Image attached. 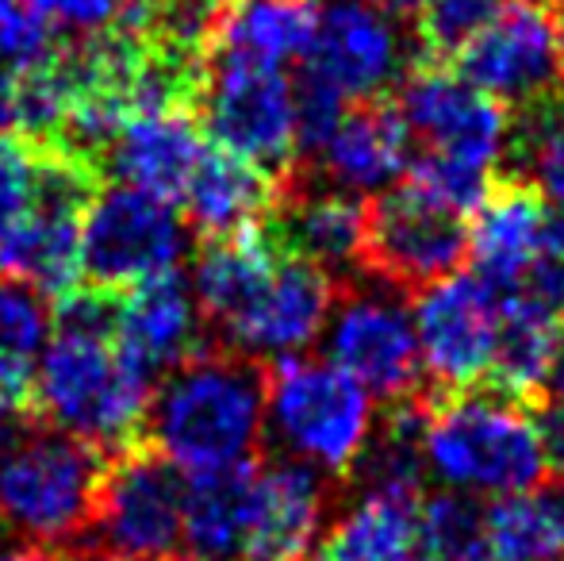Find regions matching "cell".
<instances>
[{"instance_id": "41", "label": "cell", "mask_w": 564, "mask_h": 561, "mask_svg": "<svg viewBox=\"0 0 564 561\" xmlns=\"http://www.w3.org/2000/svg\"><path fill=\"white\" fill-rule=\"evenodd\" d=\"M8 535L0 531V561H51V554L35 547H23V542H4Z\"/></svg>"}, {"instance_id": "8", "label": "cell", "mask_w": 564, "mask_h": 561, "mask_svg": "<svg viewBox=\"0 0 564 561\" xmlns=\"http://www.w3.org/2000/svg\"><path fill=\"white\" fill-rule=\"evenodd\" d=\"M327 358L369 389L372 400H403L423 392L415 320L400 289L384 281L346 284L327 320Z\"/></svg>"}, {"instance_id": "32", "label": "cell", "mask_w": 564, "mask_h": 561, "mask_svg": "<svg viewBox=\"0 0 564 561\" xmlns=\"http://www.w3.org/2000/svg\"><path fill=\"white\" fill-rule=\"evenodd\" d=\"M46 185L43 142L0 128V239L35 212Z\"/></svg>"}, {"instance_id": "45", "label": "cell", "mask_w": 564, "mask_h": 561, "mask_svg": "<svg viewBox=\"0 0 564 561\" xmlns=\"http://www.w3.org/2000/svg\"><path fill=\"white\" fill-rule=\"evenodd\" d=\"M403 561H438V558H434V554H426V550L419 547V550H411V554L403 558Z\"/></svg>"}, {"instance_id": "35", "label": "cell", "mask_w": 564, "mask_h": 561, "mask_svg": "<svg viewBox=\"0 0 564 561\" xmlns=\"http://www.w3.org/2000/svg\"><path fill=\"white\" fill-rule=\"evenodd\" d=\"M292 93H296V150H300L296 162H307L330 139V131L338 128L349 100L338 97L312 69H300V77L292 82Z\"/></svg>"}, {"instance_id": "24", "label": "cell", "mask_w": 564, "mask_h": 561, "mask_svg": "<svg viewBox=\"0 0 564 561\" xmlns=\"http://www.w3.org/2000/svg\"><path fill=\"white\" fill-rule=\"evenodd\" d=\"M276 250L261 227L227 235V239H204L193 266V292L200 300V312L208 327L227 335L250 304L261 296L276 270Z\"/></svg>"}, {"instance_id": "22", "label": "cell", "mask_w": 564, "mask_h": 561, "mask_svg": "<svg viewBox=\"0 0 564 561\" xmlns=\"http://www.w3.org/2000/svg\"><path fill=\"white\" fill-rule=\"evenodd\" d=\"M281 177L265 173L261 165L246 162L227 150H204L200 165L188 177L181 204H185V224L200 239H227V235L261 227L276 201Z\"/></svg>"}, {"instance_id": "39", "label": "cell", "mask_w": 564, "mask_h": 561, "mask_svg": "<svg viewBox=\"0 0 564 561\" xmlns=\"http://www.w3.org/2000/svg\"><path fill=\"white\" fill-rule=\"evenodd\" d=\"M538 439H542V454H545V473L553 481H564V408L542 404L534 416Z\"/></svg>"}, {"instance_id": "16", "label": "cell", "mask_w": 564, "mask_h": 561, "mask_svg": "<svg viewBox=\"0 0 564 561\" xmlns=\"http://www.w3.org/2000/svg\"><path fill=\"white\" fill-rule=\"evenodd\" d=\"M473 216L468 258L496 296H507L538 258L564 255V208H553L519 173L496 181Z\"/></svg>"}, {"instance_id": "42", "label": "cell", "mask_w": 564, "mask_h": 561, "mask_svg": "<svg viewBox=\"0 0 564 561\" xmlns=\"http://www.w3.org/2000/svg\"><path fill=\"white\" fill-rule=\"evenodd\" d=\"M372 4L384 8L392 20H411V15L419 20V15H423V8L431 4V0H372Z\"/></svg>"}, {"instance_id": "21", "label": "cell", "mask_w": 564, "mask_h": 561, "mask_svg": "<svg viewBox=\"0 0 564 561\" xmlns=\"http://www.w3.org/2000/svg\"><path fill=\"white\" fill-rule=\"evenodd\" d=\"M204 150L208 147L196 112H131L108 142L100 170L119 185L142 188L162 201H181Z\"/></svg>"}, {"instance_id": "44", "label": "cell", "mask_w": 564, "mask_h": 561, "mask_svg": "<svg viewBox=\"0 0 564 561\" xmlns=\"http://www.w3.org/2000/svg\"><path fill=\"white\" fill-rule=\"evenodd\" d=\"M15 8H20V0H0V23H4L8 15L15 12Z\"/></svg>"}, {"instance_id": "11", "label": "cell", "mask_w": 564, "mask_h": 561, "mask_svg": "<svg viewBox=\"0 0 564 561\" xmlns=\"http://www.w3.org/2000/svg\"><path fill=\"white\" fill-rule=\"evenodd\" d=\"M395 108L408 123L411 142H419V154L449 158L488 173L511 158V108L491 100L453 69H442L438 62H415L403 74Z\"/></svg>"}, {"instance_id": "31", "label": "cell", "mask_w": 564, "mask_h": 561, "mask_svg": "<svg viewBox=\"0 0 564 561\" xmlns=\"http://www.w3.org/2000/svg\"><path fill=\"white\" fill-rule=\"evenodd\" d=\"M51 335H54L51 296L39 292L31 281L0 278V354L31 366L46 350Z\"/></svg>"}, {"instance_id": "18", "label": "cell", "mask_w": 564, "mask_h": 561, "mask_svg": "<svg viewBox=\"0 0 564 561\" xmlns=\"http://www.w3.org/2000/svg\"><path fill=\"white\" fill-rule=\"evenodd\" d=\"M341 284L319 266L300 258H276V270L250 312L224 335L227 350L253 362H284L307 354L327 331Z\"/></svg>"}, {"instance_id": "23", "label": "cell", "mask_w": 564, "mask_h": 561, "mask_svg": "<svg viewBox=\"0 0 564 561\" xmlns=\"http://www.w3.org/2000/svg\"><path fill=\"white\" fill-rule=\"evenodd\" d=\"M323 0H227L208 58L284 69L304 62Z\"/></svg>"}, {"instance_id": "19", "label": "cell", "mask_w": 564, "mask_h": 561, "mask_svg": "<svg viewBox=\"0 0 564 561\" xmlns=\"http://www.w3.org/2000/svg\"><path fill=\"white\" fill-rule=\"evenodd\" d=\"M411 158H415V142H411L400 108L384 100H361L341 116L330 139L307 162L296 165L341 193L380 196L408 177Z\"/></svg>"}, {"instance_id": "34", "label": "cell", "mask_w": 564, "mask_h": 561, "mask_svg": "<svg viewBox=\"0 0 564 561\" xmlns=\"http://www.w3.org/2000/svg\"><path fill=\"white\" fill-rule=\"evenodd\" d=\"M62 51H66L62 35L28 4V0H20V8L0 23V66H4V74L43 69V66H51Z\"/></svg>"}, {"instance_id": "2", "label": "cell", "mask_w": 564, "mask_h": 561, "mask_svg": "<svg viewBox=\"0 0 564 561\" xmlns=\"http://www.w3.org/2000/svg\"><path fill=\"white\" fill-rule=\"evenodd\" d=\"M108 454L31 416L0 442V531L43 554L93 539Z\"/></svg>"}, {"instance_id": "12", "label": "cell", "mask_w": 564, "mask_h": 561, "mask_svg": "<svg viewBox=\"0 0 564 561\" xmlns=\"http://www.w3.org/2000/svg\"><path fill=\"white\" fill-rule=\"evenodd\" d=\"M457 74L511 112L561 93V12L553 0H503L457 54Z\"/></svg>"}, {"instance_id": "1", "label": "cell", "mask_w": 564, "mask_h": 561, "mask_svg": "<svg viewBox=\"0 0 564 561\" xmlns=\"http://www.w3.org/2000/svg\"><path fill=\"white\" fill-rule=\"evenodd\" d=\"M269 369L238 350H200L154 389L142 442L181 473L235 470L258 462L265 442Z\"/></svg>"}, {"instance_id": "48", "label": "cell", "mask_w": 564, "mask_h": 561, "mask_svg": "<svg viewBox=\"0 0 564 561\" xmlns=\"http://www.w3.org/2000/svg\"><path fill=\"white\" fill-rule=\"evenodd\" d=\"M561 62H564V15H561Z\"/></svg>"}, {"instance_id": "29", "label": "cell", "mask_w": 564, "mask_h": 561, "mask_svg": "<svg viewBox=\"0 0 564 561\" xmlns=\"http://www.w3.org/2000/svg\"><path fill=\"white\" fill-rule=\"evenodd\" d=\"M511 154L522 173L553 208H564V89L542 105L514 112Z\"/></svg>"}, {"instance_id": "6", "label": "cell", "mask_w": 564, "mask_h": 561, "mask_svg": "<svg viewBox=\"0 0 564 561\" xmlns=\"http://www.w3.org/2000/svg\"><path fill=\"white\" fill-rule=\"evenodd\" d=\"M188 250V224L173 201L131 185H100L82 219V278L127 292L173 273Z\"/></svg>"}, {"instance_id": "40", "label": "cell", "mask_w": 564, "mask_h": 561, "mask_svg": "<svg viewBox=\"0 0 564 561\" xmlns=\"http://www.w3.org/2000/svg\"><path fill=\"white\" fill-rule=\"evenodd\" d=\"M545 404L564 408V323L557 327V343H553V358H550V374H545Z\"/></svg>"}, {"instance_id": "28", "label": "cell", "mask_w": 564, "mask_h": 561, "mask_svg": "<svg viewBox=\"0 0 564 561\" xmlns=\"http://www.w3.org/2000/svg\"><path fill=\"white\" fill-rule=\"evenodd\" d=\"M557 327V320L534 312V308L499 300V338L488 374L491 392L519 400V404L522 400H534L545 385V374H550Z\"/></svg>"}, {"instance_id": "10", "label": "cell", "mask_w": 564, "mask_h": 561, "mask_svg": "<svg viewBox=\"0 0 564 561\" xmlns=\"http://www.w3.org/2000/svg\"><path fill=\"white\" fill-rule=\"evenodd\" d=\"M468 258V216L434 201L426 188L403 177L369 204L365 224V273L400 292L457 273Z\"/></svg>"}, {"instance_id": "26", "label": "cell", "mask_w": 564, "mask_h": 561, "mask_svg": "<svg viewBox=\"0 0 564 561\" xmlns=\"http://www.w3.org/2000/svg\"><path fill=\"white\" fill-rule=\"evenodd\" d=\"M419 500L423 496L361 493L357 504L330 524L319 561H403L419 550Z\"/></svg>"}, {"instance_id": "13", "label": "cell", "mask_w": 564, "mask_h": 561, "mask_svg": "<svg viewBox=\"0 0 564 561\" xmlns=\"http://www.w3.org/2000/svg\"><path fill=\"white\" fill-rule=\"evenodd\" d=\"M411 320L423 377L431 381L426 392L449 397L488 381L499 338V296L476 273H449L419 289Z\"/></svg>"}, {"instance_id": "3", "label": "cell", "mask_w": 564, "mask_h": 561, "mask_svg": "<svg viewBox=\"0 0 564 561\" xmlns=\"http://www.w3.org/2000/svg\"><path fill=\"white\" fill-rule=\"evenodd\" d=\"M154 374L134 366L112 335L54 331L35 369V416L105 454L147 434Z\"/></svg>"}, {"instance_id": "46", "label": "cell", "mask_w": 564, "mask_h": 561, "mask_svg": "<svg viewBox=\"0 0 564 561\" xmlns=\"http://www.w3.org/2000/svg\"><path fill=\"white\" fill-rule=\"evenodd\" d=\"M173 561H219V558H196V554H188V558H173Z\"/></svg>"}, {"instance_id": "36", "label": "cell", "mask_w": 564, "mask_h": 561, "mask_svg": "<svg viewBox=\"0 0 564 561\" xmlns=\"http://www.w3.org/2000/svg\"><path fill=\"white\" fill-rule=\"evenodd\" d=\"M58 35L93 39L119 23L123 0H28Z\"/></svg>"}, {"instance_id": "4", "label": "cell", "mask_w": 564, "mask_h": 561, "mask_svg": "<svg viewBox=\"0 0 564 561\" xmlns=\"http://www.w3.org/2000/svg\"><path fill=\"white\" fill-rule=\"evenodd\" d=\"M426 473L465 496H514L545 485V454L534 416L491 389L434 397L426 423Z\"/></svg>"}, {"instance_id": "27", "label": "cell", "mask_w": 564, "mask_h": 561, "mask_svg": "<svg viewBox=\"0 0 564 561\" xmlns=\"http://www.w3.org/2000/svg\"><path fill=\"white\" fill-rule=\"evenodd\" d=\"M484 531L488 561H564V481L491 500Z\"/></svg>"}, {"instance_id": "5", "label": "cell", "mask_w": 564, "mask_h": 561, "mask_svg": "<svg viewBox=\"0 0 564 561\" xmlns=\"http://www.w3.org/2000/svg\"><path fill=\"white\" fill-rule=\"evenodd\" d=\"M377 412L361 381L330 358H284L269 369L265 434L281 457H296L346 481L369 442Z\"/></svg>"}, {"instance_id": "33", "label": "cell", "mask_w": 564, "mask_h": 561, "mask_svg": "<svg viewBox=\"0 0 564 561\" xmlns=\"http://www.w3.org/2000/svg\"><path fill=\"white\" fill-rule=\"evenodd\" d=\"M503 0H431L419 15V54L423 62L457 58L476 35L491 23Z\"/></svg>"}, {"instance_id": "43", "label": "cell", "mask_w": 564, "mask_h": 561, "mask_svg": "<svg viewBox=\"0 0 564 561\" xmlns=\"http://www.w3.org/2000/svg\"><path fill=\"white\" fill-rule=\"evenodd\" d=\"M51 561H123V558L108 554V550H100V547H74L69 554H54Z\"/></svg>"}, {"instance_id": "30", "label": "cell", "mask_w": 564, "mask_h": 561, "mask_svg": "<svg viewBox=\"0 0 564 561\" xmlns=\"http://www.w3.org/2000/svg\"><path fill=\"white\" fill-rule=\"evenodd\" d=\"M484 504L476 496L442 493L419 500V547L438 561H488V531Z\"/></svg>"}, {"instance_id": "14", "label": "cell", "mask_w": 564, "mask_h": 561, "mask_svg": "<svg viewBox=\"0 0 564 561\" xmlns=\"http://www.w3.org/2000/svg\"><path fill=\"white\" fill-rule=\"evenodd\" d=\"M365 224L369 204L335 185H323L315 173L292 165L281 177L276 201L261 219V231L276 255L319 266L338 284L365 273Z\"/></svg>"}, {"instance_id": "9", "label": "cell", "mask_w": 564, "mask_h": 561, "mask_svg": "<svg viewBox=\"0 0 564 561\" xmlns=\"http://www.w3.org/2000/svg\"><path fill=\"white\" fill-rule=\"evenodd\" d=\"M204 136L227 154L261 165L273 177L296 165V93L284 69L208 58L200 105Z\"/></svg>"}, {"instance_id": "38", "label": "cell", "mask_w": 564, "mask_h": 561, "mask_svg": "<svg viewBox=\"0 0 564 561\" xmlns=\"http://www.w3.org/2000/svg\"><path fill=\"white\" fill-rule=\"evenodd\" d=\"M35 416V374L0 354V442H8Z\"/></svg>"}, {"instance_id": "25", "label": "cell", "mask_w": 564, "mask_h": 561, "mask_svg": "<svg viewBox=\"0 0 564 561\" xmlns=\"http://www.w3.org/2000/svg\"><path fill=\"white\" fill-rule=\"evenodd\" d=\"M258 462L185 477V547L196 558L242 561Z\"/></svg>"}, {"instance_id": "15", "label": "cell", "mask_w": 564, "mask_h": 561, "mask_svg": "<svg viewBox=\"0 0 564 561\" xmlns=\"http://www.w3.org/2000/svg\"><path fill=\"white\" fill-rule=\"evenodd\" d=\"M395 23L372 0H323L304 69L346 100H380L415 66Z\"/></svg>"}, {"instance_id": "20", "label": "cell", "mask_w": 564, "mask_h": 561, "mask_svg": "<svg viewBox=\"0 0 564 561\" xmlns=\"http://www.w3.org/2000/svg\"><path fill=\"white\" fill-rule=\"evenodd\" d=\"M116 346L147 374H170L208 350V320L193 281L173 270L127 289L119 296Z\"/></svg>"}, {"instance_id": "37", "label": "cell", "mask_w": 564, "mask_h": 561, "mask_svg": "<svg viewBox=\"0 0 564 561\" xmlns=\"http://www.w3.org/2000/svg\"><path fill=\"white\" fill-rule=\"evenodd\" d=\"M507 304H522L534 308V312L550 315V320L564 323V255H545L538 258L534 266L527 270V278L514 284L507 296Z\"/></svg>"}, {"instance_id": "47", "label": "cell", "mask_w": 564, "mask_h": 561, "mask_svg": "<svg viewBox=\"0 0 564 561\" xmlns=\"http://www.w3.org/2000/svg\"><path fill=\"white\" fill-rule=\"evenodd\" d=\"M4 85H8V74H0V105H4Z\"/></svg>"}, {"instance_id": "17", "label": "cell", "mask_w": 564, "mask_h": 561, "mask_svg": "<svg viewBox=\"0 0 564 561\" xmlns=\"http://www.w3.org/2000/svg\"><path fill=\"white\" fill-rule=\"evenodd\" d=\"M338 481L296 457L258 465L242 561H312L335 516Z\"/></svg>"}, {"instance_id": "7", "label": "cell", "mask_w": 564, "mask_h": 561, "mask_svg": "<svg viewBox=\"0 0 564 561\" xmlns=\"http://www.w3.org/2000/svg\"><path fill=\"white\" fill-rule=\"evenodd\" d=\"M93 535L123 561H173L185 547V473L150 442L108 454Z\"/></svg>"}]
</instances>
